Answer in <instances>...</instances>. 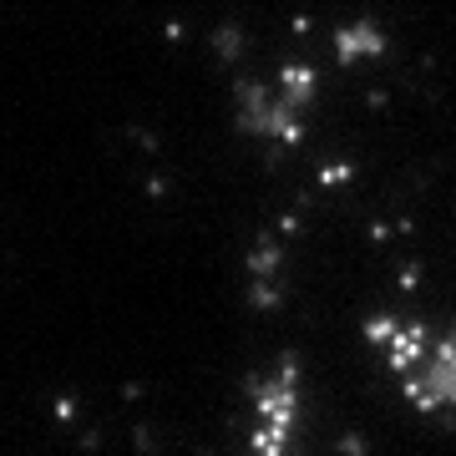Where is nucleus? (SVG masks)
<instances>
[{
	"label": "nucleus",
	"instance_id": "f257e3e1",
	"mask_svg": "<svg viewBox=\"0 0 456 456\" xmlns=\"http://www.w3.org/2000/svg\"><path fill=\"white\" fill-rule=\"evenodd\" d=\"M365 345L416 416L456 421V325L380 310L365 320Z\"/></svg>",
	"mask_w": 456,
	"mask_h": 456
},
{
	"label": "nucleus",
	"instance_id": "f03ea898",
	"mask_svg": "<svg viewBox=\"0 0 456 456\" xmlns=\"http://www.w3.org/2000/svg\"><path fill=\"white\" fill-rule=\"evenodd\" d=\"M314 97H320V71L310 61H284L264 82H248L239 92V127L269 147H294L305 137Z\"/></svg>",
	"mask_w": 456,
	"mask_h": 456
}]
</instances>
